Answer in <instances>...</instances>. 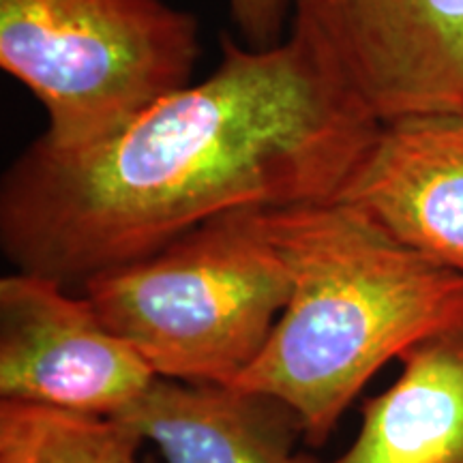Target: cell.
<instances>
[{"mask_svg":"<svg viewBox=\"0 0 463 463\" xmlns=\"http://www.w3.org/2000/svg\"><path fill=\"white\" fill-rule=\"evenodd\" d=\"M194 14L165 0H0V67L48 114L43 140L112 136L194 82Z\"/></svg>","mask_w":463,"mask_h":463,"instance_id":"obj_4","label":"cell"},{"mask_svg":"<svg viewBox=\"0 0 463 463\" xmlns=\"http://www.w3.org/2000/svg\"><path fill=\"white\" fill-rule=\"evenodd\" d=\"M292 292L264 350L232 382L279 399L322 447L386 363L463 324V273L392 239L345 202L264 206Z\"/></svg>","mask_w":463,"mask_h":463,"instance_id":"obj_2","label":"cell"},{"mask_svg":"<svg viewBox=\"0 0 463 463\" xmlns=\"http://www.w3.org/2000/svg\"><path fill=\"white\" fill-rule=\"evenodd\" d=\"M337 200L463 273V108L382 123Z\"/></svg>","mask_w":463,"mask_h":463,"instance_id":"obj_7","label":"cell"},{"mask_svg":"<svg viewBox=\"0 0 463 463\" xmlns=\"http://www.w3.org/2000/svg\"><path fill=\"white\" fill-rule=\"evenodd\" d=\"M230 15L249 48L281 43L283 28L292 15V0H228Z\"/></svg>","mask_w":463,"mask_h":463,"instance_id":"obj_11","label":"cell"},{"mask_svg":"<svg viewBox=\"0 0 463 463\" xmlns=\"http://www.w3.org/2000/svg\"><path fill=\"white\" fill-rule=\"evenodd\" d=\"M155 380L84 292L20 270L0 279V399L123 416Z\"/></svg>","mask_w":463,"mask_h":463,"instance_id":"obj_5","label":"cell"},{"mask_svg":"<svg viewBox=\"0 0 463 463\" xmlns=\"http://www.w3.org/2000/svg\"><path fill=\"white\" fill-rule=\"evenodd\" d=\"M262 208L208 219L80 292L157 378L232 384L264 350L292 292Z\"/></svg>","mask_w":463,"mask_h":463,"instance_id":"obj_3","label":"cell"},{"mask_svg":"<svg viewBox=\"0 0 463 463\" xmlns=\"http://www.w3.org/2000/svg\"><path fill=\"white\" fill-rule=\"evenodd\" d=\"M137 463H140V461H137Z\"/></svg>","mask_w":463,"mask_h":463,"instance_id":"obj_12","label":"cell"},{"mask_svg":"<svg viewBox=\"0 0 463 463\" xmlns=\"http://www.w3.org/2000/svg\"><path fill=\"white\" fill-rule=\"evenodd\" d=\"M142 442L120 416L0 399V463H137Z\"/></svg>","mask_w":463,"mask_h":463,"instance_id":"obj_10","label":"cell"},{"mask_svg":"<svg viewBox=\"0 0 463 463\" xmlns=\"http://www.w3.org/2000/svg\"><path fill=\"white\" fill-rule=\"evenodd\" d=\"M120 419L164 463H320L294 453L303 430L286 403L232 384L157 378Z\"/></svg>","mask_w":463,"mask_h":463,"instance_id":"obj_8","label":"cell"},{"mask_svg":"<svg viewBox=\"0 0 463 463\" xmlns=\"http://www.w3.org/2000/svg\"><path fill=\"white\" fill-rule=\"evenodd\" d=\"M292 26L380 123L463 108V0H292Z\"/></svg>","mask_w":463,"mask_h":463,"instance_id":"obj_6","label":"cell"},{"mask_svg":"<svg viewBox=\"0 0 463 463\" xmlns=\"http://www.w3.org/2000/svg\"><path fill=\"white\" fill-rule=\"evenodd\" d=\"M380 127L300 28L270 48L223 37L215 71L112 136L28 144L0 181V249L80 292L228 211L337 200Z\"/></svg>","mask_w":463,"mask_h":463,"instance_id":"obj_1","label":"cell"},{"mask_svg":"<svg viewBox=\"0 0 463 463\" xmlns=\"http://www.w3.org/2000/svg\"><path fill=\"white\" fill-rule=\"evenodd\" d=\"M331 463H463V324L420 341Z\"/></svg>","mask_w":463,"mask_h":463,"instance_id":"obj_9","label":"cell"}]
</instances>
